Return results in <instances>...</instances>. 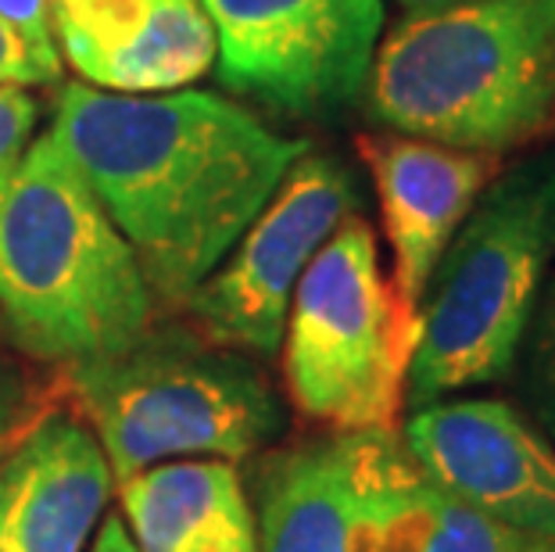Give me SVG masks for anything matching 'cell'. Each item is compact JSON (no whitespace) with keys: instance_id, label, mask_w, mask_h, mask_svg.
I'll return each instance as SVG.
<instances>
[{"instance_id":"cell-4","label":"cell","mask_w":555,"mask_h":552,"mask_svg":"<svg viewBox=\"0 0 555 552\" xmlns=\"http://www.w3.org/2000/svg\"><path fill=\"white\" fill-rule=\"evenodd\" d=\"M57 370L65 406L98 434L115 480L186 460L241 466L287 431V409L258 359L191 323H155L119 356Z\"/></svg>"},{"instance_id":"cell-21","label":"cell","mask_w":555,"mask_h":552,"mask_svg":"<svg viewBox=\"0 0 555 552\" xmlns=\"http://www.w3.org/2000/svg\"><path fill=\"white\" fill-rule=\"evenodd\" d=\"M87 552H140L133 535H129V527L122 521V513H108L98 527V535H93V542L87 545Z\"/></svg>"},{"instance_id":"cell-13","label":"cell","mask_w":555,"mask_h":552,"mask_svg":"<svg viewBox=\"0 0 555 552\" xmlns=\"http://www.w3.org/2000/svg\"><path fill=\"white\" fill-rule=\"evenodd\" d=\"M115 485L98 434L54 409L0 463V552H87Z\"/></svg>"},{"instance_id":"cell-23","label":"cell","mask_w":555,"mask_h":552,"mask_svg":"<svg viewBox=\"0 0 555 552\" xmlns=\"http://www.w3.org/2000/svg\"><path fill=\"white\" fill-rule=\"evenodd\" d=\"M0 351H8V331H4V320H0Z\"/></svg>"},{"instance_id":"cell-22","label":"cell","mask_w":555,"mask_h":552,"mask_svg":"<svg viewBox=\"0 0 555 552\" xmlns=\"http://www.w3.org/2000/svg\"><path fill=\"white\" fill-rule=\"evenodd\" d=\"M401 11H427V8H444V4H459V0H398Z\"/></svg>"},{"instance_id":"cell-2","label":"cell","mask_w":555,"mask_h":552,"mask_svg":"<svg viewBox=\"0 0 555 552\" xmlns=\"http://www.w3.org/2000/svg\"><path fill=\"white\" fill-rule=\"evenodd\" d=\"M0 320L43 367L119 356L158 323L133 248L51 129L0 166Z\"/></svg>"},{"instance_id":"cell-20","label":"cell","mask_w":555,"mask_h":552,"mask_svg":"<svg viewBox=\"0 0 555 552\" xmlns=\"http://www.w3.org/2000/svg\"><path fill=\"white\" fill-rule=\"evenodd\" d=\"M0 18L22 29L26 37L51 40V0H0Z\"/></svg>"},{"instance_id":"cell-1","label":"cell","mask_w":555,"mask_h":552,"mask_svg":"<svg viewBox=\"0 0 555 552\" xmlns=\"http://www.w3.org/2000/svg\"><path fill=\"white\" fill-rule=\"evenodd\" d=\"M54 140L133 248L158 309H183L309 147L211 90L68 84Z\"/></svg>"},{"instance_id":"cell-14","label":"cell","mask_w":555,"mask_h":552,"mask_svg":"<svg viewBox=\"0 0 555 552\" xmlns=\"http://www.w3.org/2000/svg\"><path fill=\"white\" fill-rule=\"evenodd\" d=\"M140 552H258L255 513L237 463L186 460L115 485Z\"/></svg>"},{"instance_id":"cell-12","label":"cell","mask_w":555,"mask_h":552,"mask_svg":"<svg viewBox=\"0 0 555 552\" xmlns=\"http://www.w3.org/2000/svg\"><path fill=\"white\" fill-rule=\"evenodd\" d=\"M57 54L112 93H172L216 68L201 0H51Z\"/></svg>"},{"instance_id":"cell-15","label":"cell","mask_w":555,"mask_h":552,"mask_svg":"<svg viewBox=\"0 0 555 552\" xmlns=\"http://www.w3.org/2000/svg\"><path fill=\"white\" fill-rule=\"evenodd\" d=\"M412 552H555V538L527 535L459 506L434 488L427 524Z\"/></svg>"},{"instance_id":"cell-18","label":"cell","mask_w":555,"mask_h":552,"mask_svg":"<svg viewBox=\"0 0 555 552\" xmlns=\"http://www.w3.org/2000/svg\"><path fill=\"white\" fill-rule=\"evenodd\" d=\"M62 79V54L51 40L26 37L0 18V87H47Z\"/></svg>"},{"instance_id":"cell-10","label":"cell","mask_w":555,"mask_h":552,"mask_svg":"<svg viewBox=\"0 0 555 552\" xmlns=\"http://www.w3.org/2000/svg\"><path fill=\"white\" fill-rule=\"evenodd\" d=\"M398 431L326 434L258 452L244 477L258 552H356L376 470Z\"/></svg>"},{"instance_id":"cell-17","label":"cell","mask_w":555,"mask_h":552,"mask_svg":"<svg viewBox=\"0 0 555 552\" xmlns=\"http://www.w3.org/2000/svg\"><path fill=\"white\" fill-rule=\"evenodd\" d=\"M513 373H519L524 413L555 445V269L541 287Z\"/></svg>"},{"instance_id":"cell-19","label":"cell","mask_w":555,"mask_h":552,"mask_svg":"<svg viewBox=\"0 0 555 552\" xmlns=\"http://www.w3.org/2000/svg\"><path fill=\"white\" fill-rule=\"evenodd\" d=\"M40 123V101L22 87H0V166L29 147Z\"/></svg>"},{"instance_id":"cell-9","label":"cell","mask_w":555,"mask_h":552,"mask_svg":"<svg viewBox=\"0 0 555 552\" xmlns=\"http://www.w3.org/2000/svg\"><path fill=\"white\" fill-rule=\"evenodd\" d=\"M398 434L441 496L516 531L555 538V445L524 409L452 395L412 409Z\"/></svg>"},{"instance_id":"cell-6","label":"cell","mask_w":555,"mask_h":552,"mask_svg":"<svg viewBox=\"0 0 555 552\" xmlns=\"http://www.w3.org/2000/svg\"><path fill=\"white\" fill-rule=\"evenodd\" d=\"M416 334V312L384 273L373 227L362 216L345 219L287 309L280 351L291 409L326 434L398 431Z\"/></svg>"},{"instance_id":"cell-7","label":"cell","mask_w":555,"mask_h":552,"mask_svg":"<svg viewBox=\"0 0 555 552\" xmlns=\"http://www.w3.org/2000/svg\"><path fill=\"white\" fill-rule=\"evenodd\" d=\"M219 84L287 115L330 119L362 98L384 0H201Z\"/></svg>"},{"instance_id":"cell-8","label":"cell","mask_w":555,"mask_h":552,"mask_svg":"<svg viewBox=\"0 0 555 552\" xmlns=\"http://www.w3.org/2000/svg\"><path fill=\"white\" fill-rule=\"evenodd\" d=\"M359 180L337 155H305L227 258L183 301L194 331L258 362L276 359L301 273L345 219L359 216Z\"/></svg>"},{"instance_id":"cell-16","label":"cell","mask_w":555,"mask_h":552,"mask_svg":"<svg viewBox=\"0 0 555 552\" xmlns=\"http://www.w3.org/2000/svg\"><path fill=\"white\" fill-rule=\"evenodd\" d=\"M65 406V377L26 356L0 351V463L26 434Z\"/></svg>"},{"instance_id":"cell-11","label":"cell","mask_w":555,"mask_h":552,"mask_svg":"<svg viewBox=\"0 0 555 552\" xmlns=\"http://www.w3.org/2000/svg\"><path fill=\"white\" fill-rule=\"evenodd\" d=\"M356 147L376 187L380 222L391 244V284L416 312L437 258L499 176L502 155L448 147L387 129L359 133Z\"/></svg>"},{"instance_id":"cell-5","label":"cell","mask_w":555,"mask_h":552,"mask_svg":"<svg viewBox=\"0 0 555 552\" xmlns=\"http://www.w3.org/2000/svg\"><path fill=\"white\" fill-rule=\"evenodd\" d=\"M555 269V144L502 166L477 197L416 305L409 406L513 377Z\"/></svg>"},{"instance_id":"cell-3","label":"cell","mask_w":555,"mask_h":552,"mask_svg":"<svg viewBox=\"0 0 555 552\" xmlns=\"http://www.w3.org/2000/svg\"><path fill=\"white\" fill-rule=\"evenodd\" d=\"M376 129L434 144L527 147L555 129V0H459L405 11L362 87Z\"/></svg>"}]
</instances>
